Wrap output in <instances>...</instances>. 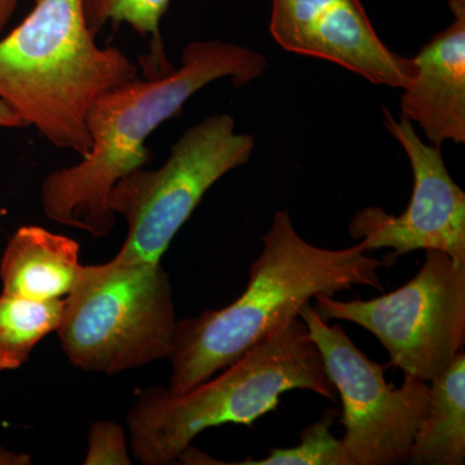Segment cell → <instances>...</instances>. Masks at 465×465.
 Segmentation results:
<instances>
[{
  "instance_id": "obj_19",
  "label": "cell",
  "mask_w": 465,
  "mask_h": 465,
  "mask_svg": "<svg viewBox=\"0 0 465 465\" xmlns=\"http://www.w3.org/2000/svg\"><path fill=\"white\" fill-rule=\"evenodd\" d=\"M30 463H32V459L26 454H18V452L0 446V465H27Z\"/></svg>"
},
{
  "instance_id": "obj_12",
  "label": "cell",
  "mask_w": 465,
  "mask_h": 465,
  "mask_svg": "<svg viewBox=\"0 0 465 465\" xmlns=\"http://www.w3.org/2000/svg\"><path fill=\"white\" fill-rule=\"evenodd\" d=\"M78 242L42 226H23L9 240L2 262L3 292L34 300L65 299L81 280Z\"/></svg>"
},
{
  "instance_id": "obj_10",
  "label": "cell",
  "mask_w": 465,
  "mask_h": 465,
  "mask_svg": "<svg viewBox=\"0 0 465 465\" xmlns=\"http://www.w3.org/2000/svg\"><path fill=\"white\" fill-rule=\"evenodd\" d=\"M271 34L291 54L322 58L371 84L405 90L412 58L379 38L361 0H272Z\"/></svg>"
},
{
  "instance_id": "obj_11",
  "label": "cell",
  "mask_w": 465,
  "mask_h": 465,
  "mask_svg": "<svg viewBox=\"0 0 465 465\" xmlns=\"http://www.w3.org/2000/svg\"><path fill=\"white\" fill-rule=\"evenodd\" d=\"M448 2L454 21L412 58L415 75L401 99V116L437 148L465 143V0Z\"/></svg>"
},
{
  "instance_id": "obj_2",
  "label": "cell",
  "mask_w": 465,
  "mask_h": 465,
  "mask_svg": "<svg viewBox=\"0 0 465 465\" xmlns=\"http://www.w3.org/2000/svg\"><path fill=\"white\" fill-rule=\"evenodd\" d=\"M252 262L246 290L228 307L177 321L170 391L186 393L260 342L299 318L317 296H332L354 286L382 290L379 269L384 262L360 243L342 250L321 249L302 240L290 213L277 211Z\"/></svg>"
},
{
  "instance_id": "obj_15",
  "label": "cell",
  "mask_w": 465,
  "mask_h": 465,
  "mask_svg": "<svg viewBox=\"0 0 465 465\" xmlns=\"http://www.w3.org/2000/svg\"><path fill=\"white\" fill-rule=\"evenodd\" d=\"M85 24L94 36L108 24H127L148 41L149 54L143 58V76L163 75L174 66L167 60L161 35L162 18L173 0H82Z\"/></svg>"
},
{
  "instance_id": "obj_20",
  "label": "cell",
  "mask_w": 465,
  "mask_h": 465,
  "mask_svg": "<svg viewBox=\"0 0 465 465\" xmlns=\"http://www.w3.org/2000/svg\"><path fill=\"white\" fill-rule=\"evenodd\" d=\"M20 0H0V33L7 26L12 15L16 11Z\"/></svg>"
},
{
  "instance_id": "obj_17",
  "label": "cell",
  "mask_w": 465,
  "mask_h": 465,
  "mask_svg": "<svg viewBox=\"0 0 465 465\" xmlns=\"http://www.w3.org/2000/svg\"><path fill=\"white\" fill-rule=\"evenodd\" d=\"M85 465H130L127 436L124 428L113 421H94L88 433Z\"/></svg>"
},
{
  "instance_id": "obj_1",
  "label": "cell",
  "mask_w": 465,
  "mask_h": 465,
  "mask_svg": "<svg viewBox=\"0 0 465 465\" xmlns=\"http://www.w3.org/2000/svg\"><path fill=\"white\" fill-rule=\"evenodd\" d=\"M266 58L234 43L192 42L180 66L157 76H134L101 94L87 114L91 148L72 167L52 171L42 185L43 213L57 224L104 238L114 229L113 186L152 162L150 134L182 114L186 101L217 79L237 87L264 74Z\"/></svg>"
},
{
  "instance_id": "obj_7",
  "label": "cell",
  "mask_w": 465,
  "mask_h": 465,
  "mask_svg": "<svg viewBox=\"0 0 465 465\" xmlns=\"http://www.w3.org/2000/svg\"><path fill=\"white\" fill-rule=\"evenodd\" d=\"M324 321L356 323L381 342L405 376L430 382L442 374L465 344V264L440 251H425L412 280L371 300L314 298Z\"/></svg>"
},
{
  "instance_id": "obj_18",
  "label": "cell",
  "mask_w": 465,
  "mask_h": 465,
  "mask_svg": "<svg viewBox=\"0 0 465 465\" xmlns=\"http://www.w3.org/2000/svg\"><path fill=\"white\" fill-rule=\"evenodd\" d=\"M26 122L16 110L0 97V128H25Z\"/></svg>"
},
{
  "instance_id": "obj_16",
  "label": "cell",
  "mask_w": 465,
  "mask_h": 465,
  "mask_svg": "<svg viewBox=\"0 0 465 465\" xmlns=\"http://www.w3.org/2000/svg\"><path fill=\"white\" fill-rule=\"evenodd\" d=\"M335 410H326L322 418L304 428L295 448L273 449L260 460L241 461V465H353L342 440L332 436Z\"/></svg>"
},
{
  "instance_id": "obj_9",
  "label": "cell",
  "mask_w": 465,
  "mask_h": 465,
  "mask_svg": "<svg viewBox=\"0 0 465 465\" xmlns=\"http://www.w3.org/2000/svg\"><path fill=\"white\" fill-rule=\"evenodd\" d=\"M385 128L401 143L414 176L411 200L401 215L366 207L349 225V234L367 251L391 249L390 264L414 251H440L465 264V193L452 180L440 148L427 143L414 124L382 108Z\"/></svg>"
},
{
  "instance_id": "obj_14",
  "label": "cell",
  "mask_w": 465,
  "mask_h": 465,
  "mask_svg": "<svg viewBox=\"0 0 465 465\" xmlns=\"http://www.w3.org/2000/svg\"><path fill=\"white\" fill-rule=\"evenodd\" d=\"M64 299L34 300L0 295V371L25 365L36 345L56 332Z\"/></svg>"
},
{
  "instance_id": "obj_6",
  "label": "cell",
  "mask_w": 465,
  "mask_h": 465,
  "mask_svg": "<svg viewBox=\"0 0 465 465\" xmlns=\"http://www.w3.org/2000/svg\"><path fill=\"white\" fill-rule=\"evenodd\" d=\"M251 134L235 131L228 114L207 116L180 136L157 170L124 174L109 194L110 210L127 223V237L115 258L161 262L204 194L226 173L250 161Z\"/></svg>"
},
{
  "instance_id": "obj_4",
  "label": "cell",
  "mask_w": 465,
  "mask_h": 465,
  "mask_svg": "<svg viewBox=\"0 0 465 465\" xmlns=\"http://www.w3.org/2000/svg\"><path fill=\"white\" fill-rule=\"evenodd\" d=\"M298 390L338 396L300 318L186 393L143 390L127 414L131 451L143 465L173 464L198 434L225 424L252 428L277 409L282 394Z\"/></svg>"
},
{
  "instance_id": "obj_3",
  "label": "cell",
  "mask_w": 465,
  "mask_h": 465,
  "mask_svg": "<svg viewBox=\"0 0 465 465\" xmlns=\"http://www.w3.org/2000/svg\"><path fill=\"white\" fill-rule=\"evenodd\" d=\"M115 47H100L82 0H36L0 41V97L58 149L87 154V114L104 92L137 76Z\"/></svg>"
},
{
  "instance_id": "obj_5",
  "label": "cell",
  "mask_w": 465,
  "mask_h": 465,
  "mask_svg": "<svg viewBox=\"0 0 465 465\" xmlns=\"http://www.w3.org/2000/svg\"><path fill=\"white\" fill-rule=\"evenodd\" d=\"M177 321L161 262L114 258L84 265L56 332L76 369L115 375L170 357Z\"/></svg>"
},
{
  "instance_id": "obj_8",
  "label": "cell",
  "mask_w": 465,
  "mask_h": 465,
  "mask_svg": "<svg viewBox=\"0 0 465 465\" xmlns=\"http://www.w3.org/2000/svg\"><path fill=\"white\" fill-rule=\"evenodd\" d=\"M342 403V440L353 465L406 463L430 405V382L405 376L400 388L363 354L341 324H329L312 302L299 311Z\"/></svg>"
},
{
  "instance_id": "obj_13",
  "label": "cell",
  "mask_w": 465,
  "mask_h": 465,
  "mask_svg": "<svg viewBox=\"0 0 465 465\" xmlns=\"http://www.w3.org/2000/svg\"><path fill=\"white\" fill-rule=\"evenodd\" d=\"M465 461V353L430 382V405L406 463L463 465Z\"/></svg>"
}]
</instances>
